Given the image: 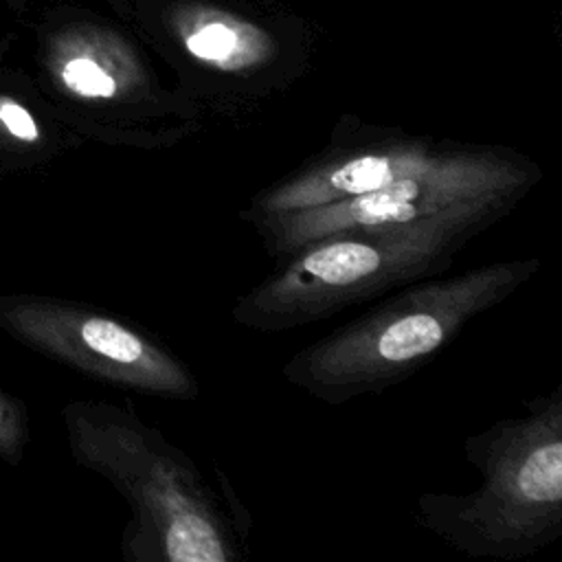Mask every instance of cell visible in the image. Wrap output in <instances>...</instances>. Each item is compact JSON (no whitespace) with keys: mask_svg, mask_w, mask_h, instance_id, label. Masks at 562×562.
Masks as SVG:
<instances>
[{"mask_svg":"<svg viewBox=\"0 0 562 562\" xmlns=\"http://www.w3.org/2000/svg\"><path fill=\"white\" fill-rule=\"evenodd\" d=\"M70 443L130 503L121 551L132 562H237L250 520L228 481L211 485L195 459L134 411L108 402L68 408Z\"/></svg>","mask_w":562,"mask_h":562,"instance_id":"1","label":"cell"},{"mask_svg":"<svg viewBox=\"0 0 562 562\" xmlns=\"http://www.w3.org/2000/svg\"><path fill=\"white\" fill-rule=\"evenodd\" d=\"M540 268V257H514L402 285L373 310L296 349L281 375L331 406L382 393L424 369L472 318L507 301Z\"/></svg>","mask_w":562,"mask_h":562,"instance_id":"2","label":"cell"},{"mask_svg":"<svg viewBox=\"0 0 562 562\" xmlns=\"http://www.w3.org/2000/svg\"><path fill=\"white\" fill-rule=\"evenodd\" d=\"M463 454L481 474L465 492H424L417 522L450 549L514 562L562 538V384L463 439Z\"/></svg>","mask_w":562,"mask_h":562,"instance_id":"3","label":"cell"},{"mask_svg":"<svg viewBox=\"0 0 562 562\" xmlns=\"http://www.w3.org/2000/svg\"><path fill=\"white\" fill-rule=\"evenodd\" d=\"M494 224L487 215H463L314 239L281 257L270 274L239 294L231 318L261 334L325 321L395 288L448 272L457 255Z\"/></svg>","mask_w":562,"mask_h":562,"instance_id":"4","label":"cell"},{"mask_svg":"<svg viewBox=\"0 0 562 562\" xmlns=\"http://www.w3.org/2000/svg\"><path fill=\"white\" fill-rule=\"evenodd\" d=\"M542 167L507 145L465 143L452 158L340 202L252 222L263 250L281 259L303 244L336 235L408 226L441 217H507L542 180Z\"/></svg>","mask_w":562,"mask_h":562,"instance_id":"5","label":"cell"},{"mask_svg":"<svg viewBox=\"0 0 562 562\" xmlns=\"http://www.w3.org/2000/svg\"><path fill=\"white\" fill-rule=\"evenodd\" d=\"M46 66L64 94L108 112L105 140L160 151L200 132L195 105L160 88L134 48L103 26L53 33Z\"/></svg>","mask_w":562,"mask_h":562,"instance_id":"6","label":"cell"},{"mask_svg":"<svg viewBox=\"0 0 562 562\" xmlns=\"http://www.w3.org/2000/svg\"><path fill=\"white\" fill-rule=\"evenodd\" d=\"M463 145L452 138L411 134L402 127L340 123L323 149L259 189L241 206L239 217L252 224L279 213L371 193L452 158Z\"/></svg>","mask_w":562,"mask_h":562,"instance_id":"7","label":"cell"},{"mask_svg":"<svg viewBox=\"0 0 562 562\" xmlns=\"http://www.w3.org/2000/svg\"><path fill=\"white\" fill-rule=\"evenodd\" d=\"M20 331L42 351L114 389L191 402L195 371L151 331L83 305L44 301L22 310Z\"/></svg>","mask_w":562,"mask_h":562,"instance_id":"8","label":"cell"},{"mask_svg":"<svg viewBox=\"0 0 562 562\" xmlns=\"http://www.w3.org/2000/svg\"><path fill=\"white\" fill-rule=\"evenodd\" d=\"M171 29L195 66L231 81H248L277 59V42L266 29L217 7L182 4Z\"/></svg>","mask_w":562,"mask_h":562,"instance_id":"9","label":"cell"},{"mask_svg":"<svg viewBox=\"0 0 562 562\" xmlns=\"http://www.w3.org/2000/svg\"><path fill=\"white\" fill-rule=\"evenodd\" d=\"M0 125L7 134L22 143H37L42 132L33 114L15 99L0 94Z\"/></svg>","mask_w":562,"mask_h":562,"instance_id":"10","label":"cell"},{"mask_svg":"<svg viewBox=\"0 0 562 562\" xmlns=\"http://www.w3.org/2000/svg\"><path fill=\"white\" fill-rule=\"evenodd\" d=\"M0 424H2V406H0Z\"/></svg>","mask_w":562,"mask_h":562,"instance_id":"11","label":"cell"}]
</instances>
